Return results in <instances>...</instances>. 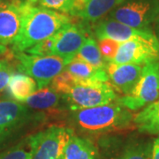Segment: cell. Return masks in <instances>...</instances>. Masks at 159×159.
I'll return each mask as SVG.
<instances>
[{"label":"cell","instance_id":"obj_14","mask_svg":"<svg viewBox=\"0 0 159 159\" xmlns=\"http://www.w3.org/2000/svg\"><path fill=\"white\" fill-rule=\"evenodd\" d=\"M124 1L125 0H76L70 14L79 18L88 24L96 23Z\"/></svg>","mask_w":159,"mask_h":159},{"label":"cell","instance_id":"obj_26","mask_svg":"<svg viewBox=\"0 0 159 159\" xmlns=\"http://www.w3.org/2000/svg\"><path fill=\"white\" fill-rule=\"evenodd\" d=\"M13 74H14L13 68L10 65L0 70V92H2L7 88L8 82Z\"/></svg>","mask_w":159,"mask_h":159},{"label":"cell","instance_id":"obj_12","mask_svg":"<svg viewBox=\"0 0 159 159\" xmlns=\"http://www.w3.org/2000/svg\"><path fill=\"white\" fill-rule=\"evenodd\" d=\"M142 70V66L132 64L108 63L105 67L110 85L122 96H127L134 89L141 77Z\"/></svg>","mask_w":159,"mask_h":159},{"label":"cell","instance_id":"obj_8","mask_svg":"<svg viewBox=\"0 0 159 159\" xmlns=\"http://www.w3.org/2000/svg\"><path fill=\"white\" fill-rule=\"evenodd\" d=\"M45 119L43 113H34L14 100H0V147L14 133L32 122Z\"/></svg>","mask_w":159,"mask_h":159},{"label":"cell","instance_id":"obj_32","mask_svg":"<svg viewBox=\"0 0 159 159\" xmlns=\"http://www.w3.org/2000/svg\"><path fill=\"white\" fill-rule=\"evenodd\" d=\"M38 1H40V0H28V2L30 3V4H32V5H33V4H35V3H37Z\"/></svg>","mask_w":159,"mask_h":159},{"label":"cell","instance_id":"obj_23","mask_svg":"<svg viewBox=\"0 0 159 159\" xmlns=\"http://www.w3.org/2000/svg\"><path fill=\"white\" fill-rule=\"evenodd\" d=\"M76 81L77 80L65 69L62 73H60L52 80L51 87L61 95H65L74 87Z\"/></svg>","mask_w":159,"mask_h":159},{"label":"cell","instance_id":"obj_29","mask_svg":"<svg viewBox=\"0 0 159 159\" xmlns=\"http://www.w3.org/2000/svg\"><path fill=\"white\" fill-rule=\"evenodd\" d=\"M156 36L159 41V17L156 21Z\"/></svg>","mask_w":159,"mask_h":159},{"label":"cell","instance_id":"obj_2","mask_svg":"<svg viewBox=\"0 0 159 159\" xmlns=\"http://www.w3.org/2000/svg\"><path fill=\"white\" fill-rule=\"evenodd\" d=\"M69 119L74 129L94 136L124 131L134 126V114L115 102L71 111Z\"/></svg>","mask_w":159,"mask_h":159},{"label":"cell","instance_id":"obj_18","mask_svg":"<svg viewBox=\"0 0 159 159\" xmlns=\"http://www.w3.org/2000/svg\"><path fill=\"white\" fill-rule=\"evenodd\" d=\"M61 101H63L62 95L48 86L35 91L21 103L24 102L27 107L34 110H51L59 107Z\"/></svg>","mask_w":159,"mask_h":159},{"label":"cell","instance_id":"obj_16","mask_svg":"<svg viewBox=\"0 0 159 159\" xmlns=\"http://www.w3.org/2000/svg\"><path fill=\"white\" fill-rule=\"evenodd\" d=\"M134 124L140 133L159 134V99L134 114Z\"/></svg>","mask_w":159,"mask_h":159},{"label":"cell","instance_id":"obj_4","mask_svg":"<svg viewBox=\"0 0 159 159\" xmlns=\"http://www.w3.org/2000/svg\"><path fill=\"white\" fill-rule=\"evenodd\" d=\"M62 98L70 111H74L111 103L118 96L109 82L77 80Z\"/></svg>","mask_w":159,"mask_h":159},{"label":"cell","instance_id":"obj_30","mask_svg":"<svg viewBox=\"0 0 159 159\" xmlns=\"http://www.w3.org/2000/svg\"><path fill=\"white\" fill-rule=\"evenodd\" d=\"M9 66V64L8 62L5 60V59H0V70L3 68H5L6 66Z\"/></svg>","mask_w":159,"mask_h":159},{"label":"cell","instance_id":"obj_3","mask_svg":"<svg viewBox=\"0 0 159 159\" xmlns=\"http://www.w3.org/2000/svg\"><path fill=\"white\" fill-rule=\"evenodd\" d=\"M91 35L89 24L86 22H72L65 25L51 37L25 51L38 56H56L73 59Z\"/></svg>","mask_w":159,"mask_h":159},{"label":"cell","instance_id":"obj_31","mask_svg":"<svg viewBox=\"0 0 159 159\" xmlns=\"http://www.w3.org/2000/svg\"><path fill=\"white\" fill-rule=\"evenodd\" d=\"M7 3H8L7 0H0V10H1L2 8H4V7L7 5Z\"/></svg>","mask_w":159,"mask_h":159},{"label":"cell","instance_id":"obj_7","mask_svg":"<svg viewBox=\"0 0 159 159\" xmlns=\"http://www.w3.org/2000/svg\"><path fill=\"white\" fill-rule=\"evenodd\" d=\"M109 18L137 29H150L159 17V0H125Z\"/></svg>","mask_w":159,"mask_h":159},{"label":"cell","instance_id":"obj_1","mask_svg":"<svg viewBox=\"0 0 159 159\" xmlns=\"http://www.w3.org/2000/svg\"><path fill=\"white\" fill-rule=\"evenodd\" d=\"M72 21V18L65 13L23 2L21 26L11 44V51L25 52Z\"/></svg>","mask_w":159,"mask_h":159},{"label":"cell","instance_id":"obj_27","mask_svg":"<svg viewBox=\"0 0 159 159\" xmlns=\"http://www.w3.org/2000/svg\"><path fill=\"white\" fill-rule=\"evenodd\" d=\"M152 159H159V134L153 140Z\"/></svg>","mask_w":159,"mask_h":159},{"label":"cell","instance_id":"obj_20","mask_svg":"<svg viewBox=\"0 0 159 159\" xmlns=\"http://www.w3.org/2000/svg\"><path fill=\"white\" fill-rule=\"evenodd\" d=\"M152 146L151 140H130L112 159H152Z\"/></svg>","mask_w":159,"mask_h":159},{"label":"cell","instance_id":"obj_21","mask_svg":"<svg viewBox=\"0 0 159 159\" xmlns=\"http://www.w3.org/2000/svg\"><path fill=\"white\" fill-rule=\"evenodd\" d=\"M74 57H77L97 68L104 70L108 64V62H106L102 57L98 47V43L93 35H89L88 37L84 44L81 46V48Z\"/></svg>","mask_w":159,"mask_h":159},{"label":"cell","instance_id":"obj_25","mask_svg":"<svg viewBox=\"0 0 159 159\" xmlns=\"http://www.w3.org/2000/svg\"><path fill=\"white\" fill-rule=\"evenodd\" d=\"M76 0H40L42 7L60 11L62 13H70L73 10Z\"/></svg>","mask_w":159,"mask_h":159},{"label":"cell","instance_id":"obj_22","mask_svg":"<svg viewBox=\"0 0 159 159\" xmlns=\"http://www.w3.org/2000/svg\"><path fill=\"white\" fill-rule=\"evenodd\" d=\"M34 149L32 134L0 153V159H31Z\"/></svg>","mask_w":159,"mask_h":159},{"label":"cell","instance_id":"obj_6","mask_svg":"<svg viewBox=\"0 0 159 159\" xmlns=\"http://www.w3.org/2000/svg\"><path fill=\"white\" fill-rule=\"evenodd\" d=\"M159 98V60L142 66V74L134 89L127 96L118 97L115 102L129 111H138Z\"/></svg>","mask_w":159,"mask_h":159},{"label":"cell","instance_id":"obj_11","mask_svg":"<svg viewBox=\"0 0 159 159\" xmlns=\"http://www.w3.org/2000/svg\"><path fill=\"white\" fill-rule=\"evenodd\" d=\"M94 24L93 34L98 40L108 38L120 43L135 39L145 41L157 40L151 29H134L109 17L100 20Z\"/></svg>","mask_w":159,"mask_h":159},{"label":"cell","instance_id":"obj_9","mask_svg":"<svg viewBox=\"0 0 159 159\" xmlns=\"http://www.w3.org/2000/svg\"><path fill=\"white\" fill-rule=\"evenodd\" d=\"M74 130L62 125H51L32 134L34 149L31 159H62L64 148Z\"/></svg>","mask_w":159,"mask_h":159},{"label":"cell","instance_id":"obj_5","mask_svg":"<svg viewBox=\"0 0 159 159\" xmlns=\"http://www.w3.org/2000/svg\"><path fill=\"white\" fill-rule=\"evenodd\" d=\"M14 57L19 62V71L33 78L38 89L48 87L71 61L56 56H38L26 52H16Z\"/></svg>","mask_w":159,"mask_h":159},{"label":"cell","instance_id":"obj_17","mask_svg":"<svg viewBox=\"0 0 159 159\" xmlns=\"http://www.w3.org/2000/svg\"><path fill=\"white\" fill-rule=\"evenodd\" d=\"M66 70L77 80L108 82V75L104 69L97 68L88 63L74 57L66 67Z\"/></svg>","mask_w":159,"mask_h":159},{"label":"cell","instance_id":"obj_13","mask_svg":"<svg viewBox=\"0 0 159 159\" xmlns=\"http://www.w3.org/2000/svg\"><path fill=\"white\" fill-rule=\"evenodd\" d=\"M22 6V1L11 0L0 10V44H12L16 38L21 26Z\"/></svg>","mask_w":159,"mask_h":159},{"label":"cell","instance_id":"obj_28","mask_svg":"<svg viewBox=\"0 0 159 159\" xmlns=\"http://www.w3.org/2000/svg\"><path fill=\"white\" fill-rule=\"evenodd\" d=\"M9 52V50L7 48V46L3 45V44H0V56H3V55H6Z\"/></svg>","mask_w":159,"mask_h":159},{"label":"cell","instance_id":"obj_24","mask_svg":"<svg viewBox=\"0 0 159 159\" xmlns=\"http://www.w3.org/2000/svg\"><path fill=\"white\" fill-rule=\"evenodd\" d=\"M97 43L104 60L108 63L111 62L118 51L120 43L116 42L114 40L105 38V39L98 40Z\"/></svg>","mask_w":159,"mask_h":159},{"label":"cell","instance_id":"obj_10","mask_svg":"<svg viewBox=\"0 0 159 159\" xmlns=\"http://www.w3.org/2000/svg\"><path fill=\"white\" fill-rule=\"evenodd\" d=\"M159 60V41L130 40L119 44L111 62L113 64H132L145 66Z\"/></svg>","mask_w":159,"mask_h":159},{"label":"cell","instance_id":"obj_19","mask_svg":"<svg viewBox=\"0 0 159 159\" xmlns=\"http://www.w3.org/2000/svg\"><path fill=\"white\" fill-rule=\"evenodd\" d=\"M6 89L14 101L22 102L36 91L37 85L35 80L27 74H13Z\"/></svg>","mask_w":159,"mask_h":159},{"label":"cell","instance_id":"obj_15","mask_svg":"<svg viewBox=\"0 0 159 159\" xmlns=\"http://www.w3.org/2000/svg\"><path fill=\"white\" fill-rule=\"evenodd\" d=\"M62 159H100L96 144L87 137L71 134L64 148Z\"/></svg>","mask_w":159,"mask_h":159}]
</instances>
